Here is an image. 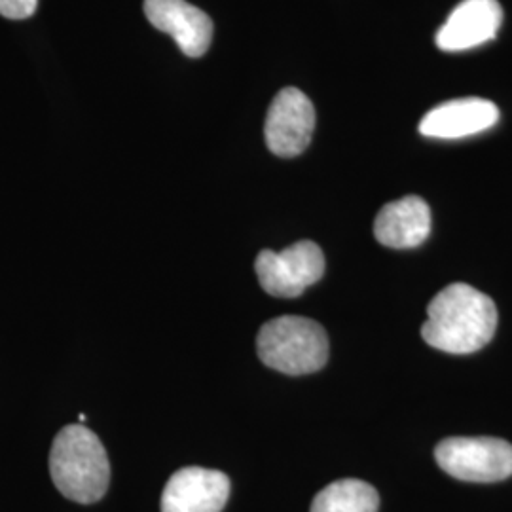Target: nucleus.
Segmentation results:
<instances>
[{
  "label": "nucleus",
  "instance_id": "1",
  "mask_svg": "<svg viewBox=\"0 0 512 512\" xmlns=\"http://www.w3.org/2000/svg\"><path fill=\"white\" fill-rule=\"evenodd\" d=\"M495 329L494 300L467 283H452L429 302L421 336L431 348L467 355L488 346Z\"/></svg>",
  "mask_w": 512,
  "mask_h": 512
},
{
  "label": "nucleus",
  "instance_id": "2",
  "mask_svg": "<svg viewBox=\"0 0 512 512\" xmlns=\"http://www.w3.org/2000/svg\"><path fill=\"white\" fill-rule=\"evenodd\" d=\"M50 475L67 499L90 505L107 494L110 463L103 442L82 423L63 427L52 444Z\"/></svg>",
  "mask_w": 512,
  "mask_h": 512
},
{
  "label": "nucleus",
  "instance_id": "3",
  "mask_svg": "<svg viewBox=\"0 0 512 512\" xmlns=\"http://www.w3.org/2000/svg\"><path fill=\"white\" fill-rule=\"evenodd\" d=\"M260 361L277 372L304 376L321 370L329 361L325 329L308 317L283 315L264 323L256 338Z\"/></svg>",
  "mask_w": 512,
  "mask_h": 512
},
{
  "label": "nucleus",
  "instance_id": "4",
  "mask_svg": "<svg viewBox=\"0 0 512 512\" xmlns=\"http://www.w3.org/2000/svg\"><path fill=\"white\" fill-rule=\"evenodd\" d=\"M444 473L465 482H499L512 476V444L494 437H452L435 450Z\"/></svg>",
  "mask_w": 512,
  "mask_h": 512
},
{
  "label": "nucleus",
  "instance_id": "5",
  "mask_svg": "<svg viewBox=\"0 0 512 512\" xmlns=\"http://www.w3.org/2000/svg\"><path fill=\"white\" fill-rule=\"evenodd\" d=\"M260 287L277 298L304 293L325 274V255L313 241H298L281 253L260 251L255 262Z\"/></svg>",
  "mask_w": 512,
  "mask_h": 512
},
{
  "label": "nucleus",
  "instance_id": "6",
  "mask_svg": "<svg viewBox=\"0 0 512 512\" xmlns=\"http://www.w3.org/2000/svg\"><path fill=\"white\" fill-rule=\"evenodd\" d=\"M315 129V109L298 88H283L266 114V145L279 158H294L310 147Z\"/></svg>",
  "mask_w": 512,
  "mask_h": 512
},
{
  "label": "nucleus",
  "instance_id": "7",
  "mask_svg": "<svg viewBox=\"0 0 512 512\" xmlns=\"http://www.w3.org/2000/svg\"><path fill=\"white\" fill-rule=\"evenodd\" d=\"M230 478L213 469L184 467L173 473L162 494V512H222Z\"/></svg>",
  "mask_w": 512,
  "mask_h": 512
},
{
  "label": "nucleus",
  "instance_id": "8",
  "mask_svg": "<svg viewBox=\"0 0 512 512\" xmlns=\"http://www.w3.org/2000/svg\"><path fill=\"white\" fill-rule=\"evenodd\" d=\"M148 21L177 42L188 57H202L213 40V21L186 0H145Z\"/></svg>",
  "mask_w": 512,
  "mask_h": 512
},
{
  "label": "nucleus",
  "instance_id": "9",
  "mask_svg": "<svg viewBox=\"0 0 512 512\" xmlns=\"http://www.w3.org/2000/svg\"><path fill=\"white\" fill-rule=\"evenodd\" d=\"M503 10L497 0H463L437 33L442 52H463L497 37Z\"/></svg>",
  "mask_w": 512,
  "mask_h": 512
},
{
  "label": "nucleus",
  "instance_id": "10",
  "mask_svg": "<svg viewBox=\"0 0 512 512\" xmlns=\"http://www.w3.org/2000/svg\"><path fill=\"white\" fill-rule=\"evenodd\" d=\"M499 109L492 101L465 97L429 110L420 122L421 135L433 139H461L494 128Z\"/></svg>",
  "mask_w": 512,
  "mask_h": 512
},
{
  "label": "nucleus",
  "instance_id": "11",
  "mask_svg": "<svg viewBox=\"0 0 512 512\" xmlns=\"http://www.w3.org/2000/svg\"><path fill=\"white\" fill-rule=\"evenodd\" d=\"M431 234V209L418 196L387 203L374 220V236L391 249H414Z\"/></svg>",
  "mask_w": 512,
  "mask_h": 512
},
{
  "label": "nucleus",
  "instance_id": "12",
  "mask_svg": "<svg viewBox=\"0 0 512 512\" xmlns=\"http://www.w3.org/2000/svg\"><path fill=\"white\" fill-rule=\"evenodd\" d=\"M380 495L365 480H336L315 495L310 512H378Z\"/></svg>",
  "mask_w": 512,
  "mask_h": 512
},
{
  "label": "nucleus",
  "instance_id": "13",
  "mask_svg": "<svg viewBox=\"0 0 512 512\" xmlns=\"http://www.w3.org/2000/svg\"><path fill=\"white\" fill-rule=\"evenodd\" d=\"M38 0H0V16L27 19L37 12Z\"/></svg>",
  "mask_w": 512,
  "mask_h": 512
},
{
  "label": "nucleus",
  "instance_id": "14",
  "mask_svg": "<svg viewBox=\"0 0 512 512\" xmlns=\"http://www.w3.org/2000/svg\"><path fill=\"white\" fill-rule=\"evenodd\" d=\"M78 420L86 421V420H88V418H86V414H80V416H78Z\"/></svg>",
  "mask_w": 512,
  "mask_h": 512
}]
</instances>
